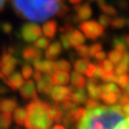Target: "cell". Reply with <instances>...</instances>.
I'll return each mask as SVG.
<instances>
[{
    "label": "cell",
    "mask_w": 129,
    "mask_h": 129,
    "mask_svg": "<svg viewBox=\"0 0 129 129\" xmlns=\"http://www.w3.org/2000/svg\"><path fill=\"white\" fill-rule=\"evenodd\" d=\"M57 27H58L57 21L52 20V19L51 20H47L43 24V26L41 27L42 28V34H44L47 39L51 40V39H53L55 37V35L57 33Z\"/></svg>",
    "instance_id": "16"
},
{
    "label": "cell",
    "mask_w": 129,
    "mask_h": 129,
    "mask_svg": "<svg viewBox=\"0 0 129 129\" xmlns=\"http://www.w3.org/2000/svg\"><path fill=\"white\" fill-rule=\"evenodd\" d=\"M89 64V60L87 58H81L75 61L74 63V71L79 73V74H83Z\"/></svg>",
    "instance_id": "25"
},
{
    "label": "cell",
    "mask_w": 129,
    "mask_h": 129,
    "mask_svg": "<svg viewBox=\"0 0 129 129\" xmlns=\"http://www.w3.org/2000/svg\"><path fill=\"white\" fill-rule=\"evenodd\" d=\"M61 108L63 109L64 112H68L70 110H74L76 109V104H74L71 100H66V101H63L62 104L60 105Z\"/></svg>",
    "instance_id": "41"
},
{
    "label": "cell",
    "mask_w": 129,
    "mask_h": 129,
    "mask_svg": "<svg viewBox=\"0 0 129 129\" xmlns=\"http://www.w3.org/2000/svg\"><path fill=\"white\" fill-rule=\"evenodd\" d=\"M12 123L11 113H0V129H9Z\"/></svg>",
    "instance_id": "26"
},
{
    "label": "cell",
    "mask_w": 129,
    "mask_h": 129,
    "mask_svg": "<svg viewBox=\"0 0 129 129\" xmlns=\"http://www.w3.org/2000/svg\"><path fill=\"white\" fill-rule=\"evenodd\" d=\"M70 80H71V84H72L71 87L73 88V90H74L75 88H77V89H83L84 86H85V84H86L85 78H84L81 74H79V73H77V72H75V71H73V72L71 73V78H70Z\"/></svg>",
    "instance_id": "18"
},
{
    "label": "cell",
    "mask_w": 129,
    "mask_h": 129,
    "mask_svg": "<svg viewBox=\"0 0 129 129\" xmlns=\"http://www.w3.org/2000/svg\"><path fill=\"white\" fill-rule=\"evenodd\" d=\"M52 87H53V85L51 83V76L49 74L43 75V78L41 80H39L38 81V84H37L38 91L40 93L47 94V95H49L50 90H51Z\"/></svg>",
    "instance_id": "17"
},
{
    "label": "cell",
    "mask_w": 129,
    "mask_h": 129,
    "mask_svg": "<svg viewBox=\"0 0 129 129\" xmlns=\"http://www.w3.org/2000/svg\"><path fill=\"white\" fill-rule=\"evenodd\" d=\"M122 55H123V54H122L121 52L117 51V50L111 51V52H109V54H108L109 60H110L113 64H118V63L120 62L121 58H122Z\"/></svg>",
    "instance_id": "34"
},
{
    "label": "cell",
    "mask_w": 129,
    "mask_h": 129,
    "mask_svg": "<svg viewBox=\"0 0 129 129\" xmlns=\"http://www.w3.org/2000/svg\"><path fill=\"white\" fill-rule=\"evenodd\" d=\"M63 115H64V111H63V109L61 108L60 104H59V103H54V104L51 106V116H52L53 121H55V122H57L58 124H60Z\"/></svg>",
    "instance_id": "20"
},
{
    "label": "cell",
    "mask_w": 129,
    "mask_h": 129,
    "mask_svg": "<svg viewBox=\"0 0 129 129\" xmlns=\"http://www.w3.org/2000/svg\"><path fill=\"white\" fill-rule=\"evenodd\" d=\"M85 117H86V109L78 108L75 110V113L73 115V121H75L76 123H80Z\"/></svg>",
    "instance_id": "32"
},
{
    "label": "cell",
    "mask_w": 129,
    "mask_h": 129,
    "mask_svg": "<svg viewBox=\"0 0 129 129\" xmlns=\"http://www.w3.org/2000/svg\"><path fill=\"white\" fill-rule=\"evenodd\" d=\"M71 33H65V34H61V36H60V44L64 50H69L71 48V45L69 42V35Z\"/></svg>",
    "instance_id": "33"
},
{
    "label": "cell",
    "mask_w": 129,
    "mask_h": 129,
    "mask_svg": "<svg viewBox=\"0 0 129 129\" xmlns=\"http://www.w3.org/2000/svg\"><path fill=\"white\" fill-rule=\"evenodd\" d=\"M129 102V96L125 93H122L119 98V106H124Z\"/></svg>",
    "instance_id": "50"
},
{
    "label": "cell",
    "mask_w": 129,
    "mask_h": 129,
    "mask_svg": "<svg viewBox=\"0 0 129 129\" xmlns=\"http://www.w3.org/2000/svg\"><path fill=\"white\" fill-rule=\"evenodd\" d=\"M13 129H20V128H19V127H14Z\"/></svg>",
    "instance_id": "60"
},
{
    "label": "cell",
    "mask_w": 129,
    "mask_h": 129,
    "mask_svg": "<svg viewBox=\"0 0 129 129\" xmlns=\"http://www.w3.org/2000/svg\"><path fill=\"white\" fill-rule=\"evenodd\" d=\"M102 51V44L101 43H95L93 45H91L88 48V56L93 57L96 53H99Z\"/></svg>",
    "instance_id": "42"
},
{
    "label": "cell",
    "mask_w": 129,
    "mask_h": 129,
    "mask_svg": "<svg viewBox=\"0 0 129 129\" xmlns=\"http://www.w3.org/2000/svg\"><path fill=\"white\" fill-rule=\"evenodd\" d=\"M69 42H70L71 46L75 47V46H79V45L84 44L85 39H84V36L80 33L79 30L74 29L72 33L69 35Z\"/></svg>",
    "instance_id": "21"
},
{
    "label": "cell",
    "mask_w": 129,
    "mask_h": 129,
    "mask_svg": "<svg viewBox=\"0 0 129 129\" xmlns=\"http://www.w3.org/2000/svg\"><path fill=\"white\" fill-rule=\"evenodd\" d=\"M126 23H127V19L125 17H116L111 20V24L115 28H122L126 25Z\"/></svg>",
    "instance_id": "35"
},
{
    "label": "cell",
    "mask_w": 129,
    "mask_h": 129,
    "mask_svg": "<svg viewBox=\"0 0 129 129\" xmlns=\"http://www.w3.org/2000/svg\"><path fill=\"white\" fill-rule=\"evenodd\" d=\"M73 8L76 11V18H77V20L86 21L91 16L92 10H91L90 4L87 3V2H85V3L81 4V5H79V4L74 5Z\"/></svg>",
    "instance_id": "11"
},
{
    "label": "cell",
    "mask_w": 129,
    "mask_h": 129,
    "mask_svg": "<svg viewBox=\"0 0 129 129\" xmlns=\"http://www.w3.org/2000/svg\"><path fill=\"white\" fill-rule=\"evenodd\" d=\"M98 65H100L104 71H108V72H112L114 71V64L110 61V60H103V61H100L98 63Z\"/></svg>",
    "instance_id": "38"
},
{
    "label": "cell",
    "mask_w": 129,
    "mask_h": 129,
    "mask_svg": "<svg viewBox=\"0 0 129 129\" xmlns=\"http://www.w3.org/2000/svg\"><path fill=\"white\" fill-rule=\"evenodd\" d=\"M49 45H50V40L47 38H44V37H40L38 40H36L34 42V47L39 50L47 49Z\"/></svg>",
    "instance_id": "31"
},
{
    "label": "cell",
    "mask_w": 129,
    "mask_h": 129,
    "mask_svg": "<svg viewBox=\"0 0 129 129\" xmlns=\"http://www.w3.org/2000/svg\"><path fill=\"white\" fill-rule=\"evenodd\" d=\"M50 76H51V83H52V85L64 86V85H66L70 81V75H69L68 72H65V71L55 70L52 74H50Z\"/></svg>",
    "instance_id": "12"
},
{
    "label": "cell",
    "mask_w": 129,
    "mask_h": 129,
    "mask_svg": "<svg viewBox=\"0 0 129 129\" xmlns=\"http://www.w3.org/2000/svg\"><path fill=\"white\" fill-rule=\"evenodd\" d=\"M122 113H123V115H125V116H127V117H129V102L126 104V105H124V106H122Z\"/></svg>",
    "instance_id": "53"
},
{
    "label": "cell",
    "mask_w": 129,
    "mask_h": 129,
    "mask_svg": "<svg viewBox=\"0 0 129 129\" xmlns=\"http://www.w3.org/2000/svg\"><path fill=\"white\" fill-rule=\"evenodd\" d=\"M0 30L5 35H10L13 31V25L8 21L0 22Z\"/></svg>",
    "instance_id": "37"
},
{
    "label": "cell",
    "mask_w": 129,
    "mask_h": 129,
    "mask_svg": "<svg viewBox=\"0 0 129 129\" xmlns=\"http://www.w3.org/2000/svg\"><path fill=\"white\" fill-rule=\"evenodd\" d=\"M7 1V0H0V11H1L5 5V2Z\"/></svg>",
    "instance_id": "56"
},
{
    "label": "cell",
    "mask_w": 129,
    "mask_h": 129,
    "mask_svg": "<svg viewBox=\"0 0 129 129\" xmlns=\"http://www.w3.org/2000/svg\"><path fill=\"white\" fill-rule=\"evenodd\" d=\"M76 55L80 56L81 58H87L88 56V48L84 45H79V46H75L74 47Z\"/></svg>",
    "instance_id": "39"
},
{
    "label": "cell",
    "mask_w": 129,
    "mask_h": 129,
    "mask_svg": "<svg viewBox=\"0 0 129 129\" xmlns=\"http://www.w3.org/2000/svg\"><path fill=\"white\" fill-rule=\"evenodd\" d=\"M33 77H34V80H36V81L38 82L39 80H41V79L43 78V73H41V72H39V71H36V72H34Z\"/></svg>",
    "instance_id": "54"
},
{
    "label": "cell",
    "mask_w": 129,
    "mask_h": 129,
    "mask_svg": "<svg viewBox=\"0 0 129 129\" xmlns=\"http://www.w3.org/2000/svg\"><path fill=\"white\" fill-rule=\"evenodd\" d=\"M98 83V80L96 78H88L87 80V84L86 85V88H87V92L90 96V99H93V100H96L98 101L100 99V96L102 94V91H101V88H100V85L96 84Z\"/></svg>",
    "instance_id": "14"
},
{
    "label": "cell",
    "mask_w": 129,
    "mask_h": 129,
    "mask_svg": "<svg viewBox=\"0 0 129 129\" xmlns=\"http://www.w3.org/2000/svg\"><path fill=\"white\" fill-rule=\"evenodd\" d=\"M62 52V46L59 41H56L48 46L45 52V57L48 60H54L56 59Z\"/></svg>",
    "instance_id": "15"
},
{
    "label": "cell",
    "mask_w": 129,
    "mask_h": 129,
    "mask_svg": "<svg viewBox=\"0 0 129 129\" xmlns=\"http://www.w3.org/2000/svg\"><path fill=\"white\" fill-rule=\"evenodd\" d=\"M111 18L109 16H107L106 14H101L99 16V21H100V24L103 26V27H107L111 24Z\"/></svg>",
    "instance_id": "44"
},
{
    "label": "cell",
    "mask_w": 129,
    "mask_h": 129,
    "mask_svg": "<svg viewBox=\"0 0 129 129\" xmlns=\"http://www.w3.org/2000/svg\"><path fill=\"white\" fill-rule=\"evenodd\" d=\"M101 79H103L105 82H116L117 81V75L114 73V71L112 72H108V71H105L101 77Z\"/></svg>",
    "instance_id": "40"
},
{
    "label": "cell",
    "mask_w": 129,
    "mask_h": 129,
    "mask_svg": "<svg viewBox=\"0 0 129 129\" xmlns=\"http://www.w3.org/2000/svg\"><path fill=\"white\" fill-rule=\"evenodd\" d=\"M128 71H129V67L128 66H125L121 63H118L116 68H115V72L114 73L117 74V75H121V74H125Z\"/></svg>",
    "instance_id": "43"
},
{
    "label": "cell",
    "mask_w": 129,
    "mask_h": 129,
    "mask_svg": "<svg viewBox=\"0 0 129 129\" xmlns=\"http://www.w3.org/2000/svg\"><path fill=\"white\" fill-rule=\"evenodd\" d=\"M127 22H128V24H129V20H127Z\"/></svg>",
    "instance_id": "62"
},
{
    "label": "cell",
    "mask_w": 129,
    "mask_h": 129,
    "mask_svg": "<svg viewBox=\"0 0 129 129\" xmlns=\"http://www.w3.org/2000/svg\"><path fill=\"white\" fill-rule=\"evenodd\" d=\"M113 46L115 47V49L119 52H121L122 54L127 52V45L124 41L123 38H119V37H116L113 39Z\"/></svg>",
    "instance_id": "28"
},
{
    "label": "cell",
    "mask_w": 129,
    "mask_h": 129,
    "mask_svg": "<svg viewBox=\"0 0 129 129\" xmlns=\"http://www.w3.org/2000/svg\"><path fill=\"white\" fill-rule=\"evenodd\" d=\"M70 69H71V65H70V63L67 60L60 59V60L55 62V70L68 72Z\"/></svg>",
    "instance_id": "29"
},
{
    "label": "cell",
    "mask_w": 129,
    "mask_h": 129,
    "mask_svg": "<svg viewBox=\"0 0 129 129\" xmlns=\"http://www.w3.org/2000/svg\"><path fill=\"white\" fill-rule=\"evenodd\" d=\"M128 120H129V118H128Z\"/></svg>",
    "instance_id": "63"
},
{
    "label": "cell",
    "mask_w": 129,
    "mask_h": 129,
    "mask_svg": "<svg viewBox=\"0 0 129 129\" xmlns=\"http://www.w3.org/2000/svg\"><path fill=\"white\" fill-rule=\"evenodd\" d=\"M94 70H95V65H94V64L89 63L88 66H87V68H86V70H85V72H84V74H85L87 77H89V78H90V77H93Z\"/></svg>",
    "instance_id": "48"
},
{
    "label": "cell",
    "mask_w": 129,
    "mask_h": 129,
    "mask_svg": "<svg viewBox=\"0 0 129 129\" xmlns=\"http://www.w3.org/2000/svg\"><path fill=\"white\" fill-rule=\"evenodd\" d=\"M100 99L106 104V105H115L118 101V96L115 93H110V92H102Z\"/></svg>",
    "instance_id": "27"
},
{
    "label": "cell",
    "mask_w": 129,
    "mask_h": 129,
    "mask_svg": "<svg viewBox=\"0 0 129 129\" xmlns=\"http://www.w3.org/2000/svg\"><path fill=\"white\" fill-rule=\"evenodd\" d=\"M117 83H118V85L121 87V88H125L128 84H129V75L128 74H121V75H119V76H117V81H116Z\"/></svg>",
    "instance_id": "36"
},
{
    "label": "cell",
    "mask_w": 129,
    "mask_h": 129,
    "mask_svg": "<svg viewBox=\"0 0 129 129\" xmlns=\"http://www.w3.org/2000/svg\"><path fill=\"white\" fill-rule=\"evenodd\" d=\"M20 74H21L23 79L28 80L31 76H33V74H34V69H33V67H31L28 63H24L23 65L21 66Z\"/></svg>",
    "instance_id": "30"
},
{
    "label": "cell",
    "mask_w": 129,
    "mask_h": 129,
    "mask_svg": "<svg viewBox=\"0 0 129 129\" xmlns=\"http://www.w3.org/2000/svg\"><path fill=\"white\" fill-rule=\"evenodd\" d=\"M100 88H101V91L102 92L115 93L118 96V99L120 98V95L122 94V91L120 90V88L114 82H107L105 84H102V85H100Z\"/></svg>",
    "instance_id": "23"
},
{
    "label": "cell",
    "mask_w": 129,
    "mask_h": 129,
    "mask_svg": "<svg viewBox=\"0 0 129 129\" xmlns=\"http://www.w3.org/2000/svg\"><path fill=\"white\" fill-rule=\"evenodd\" d=\"M18 36L26 43H33L42 37V28L35 22H26L20 27Z\"/></svg>",
    "instance_id": "4"
},
{
    "label": "cell",
    "mask_w": 129,
    "mask_h": 129,
    "mask_svg": "<svg viewBox=\"0 0 129 129\" xmlns=\"http://www.w3.org/2000/svg\"><path fill=\"white\" fill-rule=\"evenodd\" d=\"M96 2H98V5H99L100 9H101L104 13H106V14H108V15H112V16H116V15H117V10H116V8L113 7L112 5H108V4L106 3L105 0H96Z\"/></svg>",
    "instance_id": "24"
},
{
    "label": "cell",
    "mask_w": 129,
    "mask_h": 129,
    "mask_svg": "<svg viewBox=\"0 0 129 129\" xmlns=\"http://www.w3.org/2000/svg\"><path fill=\"white\" fill-rule=\"evenodd\" d=\"M117 4H118V6L121 8V9H127L128 8V1L127 0H118L117 1Z\"/></svg>",
    "instance_id": "51"
},
{
    "label": "cell",
    "mask_w": 129,
    "mask_h": 129,
    "mask_svg": "<svg viewBox=\"0 0 129 129\" xmlns=\"http://www.w3.org/2000/svg\"><path fill=\"white\" fill-rule=\"evenodd\" d=\"M69 7L67 6V5H65V3H63L61 6H60V8H59V11L57 12V16L58 17H64V16H65L68 12H69Z\"/></svg>",
    "instance_id": "47"
},
{
    "label": "cell",
    "mask_w": 129,
    "mask_h": 129,
    "mask_svg": "<svg viewBox=\"0 0 129 129\" xmlns=\"http://www.w3.org/2000/svg\"><path fill=\"white\" fill-rule=\"evenodd\" d=\"M69 1V3H71V4H73V5H77V4H79L81 1H83V0H68Z\"/></svg>",
    "instance_id": "55"
},
{
    "label": "cell",
    "mask_w": 129,
    "mask_h": 129,
    "mask_svg": "<svg viewBox=\"0 0 129 129\" xmlns=\"http://www.w3.org/2000/svg\"><path fill=\"white\" fill-rule=\"evenodd\" d=\"M19 94L21 98L26 100V101H33L38 99V93H37V88L35 81L33 79H28L23 84L19 87Z\"/></svg>",
    "instance_id": "7"
},
{
    "label": "cell",
    "mask_w": 129,
    "mask_h": 129,
    "mask_svg": "<svg viewBox=\"0 0 129 129\" xmlns=\"http://www.w3.org/2000/svg\"><path fill=\"white\" fill-rule=\"evenodd\" d=\"M85 106L87 108V110H93L95 108H98L100 106V103L96 101V100H93V99H88L85 101Z\"/></svg>",
    "instance_id": "46"
},
{
    "label": "cell",
    "mask_w": 129,
    "mask_h": 129,
    "mask_svg": "<svg viewBox=\"0 0 129 129\" xmlns=\"http://www.w3.org/2000/svg\"><path fill=\"white\" fill-rule=\"evenodd\" d=\"M123 39H124V41H125L126 45H128V47H129V35H125Z\"/></svg>",
    "instance_id": "58"
},
{
    "label": "cell",
    "mask_w": 129,
    "mask_h": 129,
    "mask_svg": "<svg viewBox=\"0 0 129 129\" xmlns=\"http://www.w3.org/2000/svg\"><path fill=\"white\" fill-rule=\"evenodd\" d=\"M52 129H65V127L62 126V125H60V124H57V125L53 126V128H52Z\"/></svg>",
    "instance_id": "57"
},
{
    "label": "cell",
    "mask_w": 129,
    "mask_h": 129,
    "mask_svg": "<svg viewBox=\"0 0 129 129\" xmlns=\"http://www.w3.org/2000/svg\"><path fill=\"white\" fill-rule=\"evenodd\" d=\"M42 51L35 48L34 46H26L21 51V57L25 62H31L34 63L37 60H40L42 58Z\"/></svg>",
    "instance_id": "8"
},
{
    "label": "cell",
    "mask_w": 129,
    "mask_h": 129,
    "mask_svg": "<svg viewBox=\"0 0 129 129\" xmlns=\"http://www.w3.org/2000/svg\"><path fill=\"white\" fill-rule=\"evenodd\" d=\"M74 30V27L73 25L70 23V22H66L65 24H64L63 26H61L59 28V31H60V34H65V33H72V31Z\"/></svg>",
    "instance_id": "45"
},
{
    "label": "cell",
    "mask_w": 129,
    "mask_h": 129,
    "mask_svg": "<svg viewBox=\"0 0 129 129\" xmlns=\"http://www.w3.org/2000/svg\"><path fill=\"white\" fill-rule=\"evenodd\" d=\"M25 119V110L22 107H17L14 109L12 114V120L16 123V125L19 127L24 123Z\"/></svg>",
    "instance_id": "22"
},
{
    "label": "cell",
    "mask_w": 129,
    "mask_h": 129,
    "mask_svg": "<svg viewBox=\"0 0 129 129\" xmlns=\"http://www.w3.org/2000/svg\"><path fill=\"white\" fill-rule=\"evenodd\" d=\"M79 28L89 40H96L104 34V27L94 20L82 21L79 24Z\"/></svg>",
    "instance_id": "5"
},
{
    "label": "cell",
    "mask_w": 129,
    "mask_h": 129,
    "mask_svg": "<svg viewBox=\"0 0 129 129\" xmlns=\"http://www.w3.org/2000/svg\"><path fill=\"white\" fill-rule=\"evenodd\" d=\"M16 98H0V113H11L17 108Z\"/></svg>",
    "instance_id": "13"
},
{
    "label": "cell",
    "mask_w": 129,
    "mask_h": 129,
    "mask_svg": "<svg viewBox=\"0 0 129 129\" xmlns=\"http://www.w3.org/2000/svg\"><path fill=\"white\" fill-rule=\"evenodd\" d=\"M19 60L14 56L3 50V53L0 56V79L4 80L8 75L14 72Z\"/></svg>",
    "instance_id": "3"
},
{
    "label": "cell",
    "mask_w": 129,
    "mask_h": 129,
    "mask_svg": "<svg viewBox=\"0 0 129 129\" xmlns=\"http://www.w3.org/2000/svg\"><path fill=\"white\" fill-rule=\"evenodd\" d=\"M34 68L41 72V73H45V74H52L55 71V62L53 60H37L33 63Z\"/></svg>",
    "instance_id": "9"
},
{
    "label": "cell",
    "mask_w": 129,
    "mask_h": 129,
    "mask_svg": "<svg viewBox=\"0 0 129 129\" xmlns=\"http://www.w3.org/2000/svg\"><path fill=\"white\" fill-rule=\"evenodd\" d=\"M124 93H125V94H127V95L129 96V84L124 88Z\"/></svg>",
    "instance_id": "59"
},
{
    "label": "cell",
    "mask_w": 129,
    "mask_h": 129,
    "mask_svg": "<svg viewBox=\"0 0 129 129\" xmlns=\"http://www.w3.org/2000/svg\"><path fill=\"white\" fill-rule=\"evenodd\" d=\"M73 91V88L61 85H53L50 90L49 96L53 100L54 103H60L66 100H70V94Z\"/></svg>",
    "instance_id": "6"
},
{
    "label": "cell",
    "mask_w": 129,
    "mask_h": 129,
    "mask_svg": "<svg viewBox=\"0 0 129 129\" xmlns=\"http://www.w3.org/2000/svg\"><path fill=\"white\" fill-rule=\"evenodd\" d=\"M25 129H50L53 119L51 116V105L39 98L30 101L25 107Z\"/></svg>",
    "instance_id": "2"
},
{
    "label": "cell",
    "mask_w": 129,
    "mask_h": 129,
    "mask_svg": "<svg viewBox=\"0 0 129 129\" xmlns=\"http://www.w3.org/2000/svg\"><path fill=\"white\" fill-rule=\"evenodd\" d=\"M90 1H95V0H90Z\"/></svg>",
    "instance_id": "61"
},
{
    "label": "cell",
    "mask_w": 129,
    "mask_h": 129,
    "mask_svg": "<svg viewBox=\"0 0 129 129\" xmlns=\"http://www.w3.org/2000/svg\"><path fill=\"white\" fill-rule=\"evenodd\" d=\"M3 81L5 82V85H6L8 88H10V89H12V90H17V89H19V87L23 84L24 79L22 78L20 72L14 71V72H12L10 75H8Z\"/></svg>",
    "instance_id": "10"
},
{
    "label": "cell",
    "mask_w": 129,
    "mask_h": 129,
    "mask_svg": "<svg viewBox=\"0 0 129 129\" xmlns=\"http://www.w3.org/2000/svg\"><path fill=\"white\" fill-rule=\"evenodd\" d=\"M70 100L76 105L85 103V101L87 100V93H86V91L84 89H77V90L71 92Z\"/></svg>",
    "instance_id": "19"
},
{
    "label": "cell",
    "mask_w": 129,
    "mask_h": 129,
    "mask_svg": "<svg viewBox=\"0 0 129 129\" xmlns=\"http://www.w3.org/2000/svg\"><path fill=\"white\" fill-rule=\"evenodd\" d=\"M93 58H95L99 62H100V61H103V60L106 59V53L101 51V52H99V53H96V54L93 56Z\"/></svg>",
    "instance_id": "52"
},
{
    "label": "cell",
    "mask_w": 129,
    "mask_h": 129,
    "mask_svg": "<svg viewBox=\"0 0 129 129\" xmlns=\"http://www.w3.org/2000/svg\"><path fill=\"white\" fill-rule=\"evenodd\" d=\"M120 63L123 64V65H125V66H128L129 67V52L123 53L122 58L120 60Z\"/></svg>",
    "instance_id": "49"
},
{
    "label": "cell",
    "mask_w": 129,
    "mask_h": 129,
    "mask_svg": "<svg viewBox=\"0 0 129 129\" xmlns=\"http://www.w3.org/2000/svg\"><path fill=\"white\" fill-rule=\"evenodd\" d=\"M15 12L30 21H45L59 11L64 0H11Z\"/></svg>",
    "instance_id": "1"
}]
</instances>
